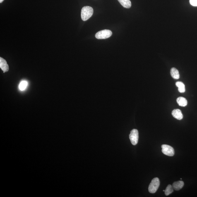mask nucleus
<instances>
[{
	"label": "nucleus",
	"mask_w": 197,
	"mask_h": 197,
	"mask_svg": "<svg viewBox=\"0 0 197 197\" xmlns=\"http://www.w3.org/2000/svg\"><path fill=\"white\" fill-rule=\"evenodd\" d=\"M94 10L91 7L86 6L82 8L81 11V18L83 21L89 19L93 14Z\"/></svg>",
	"instance_id": "f257e3e1"
},
{
	"label": "nucleus",
	"mask_w": 197,
	"mask_h": 197,
	"mask_svg": "<svg viewBox=\"0 0 197 197\" xmlns=\"http://www.w3.org/2000/svg\"><path fill=\"white\" fill-rule=\"evenodd\" d=\"M160 185V181L158 178L155 177L152 180L148 188L149 192L155 193L157 191Z\"/></svg>",
	"instance_id": "f03ea898"
},
{
	"label": "nucleus",
	"mask_w": 197,
	"mask_h": 197,
	"mask_svg": "<svg viewBox=\"0 0 197 197\" xmlns=\"http://www.w3.org/2000/svg\"><path fill=\"white\" fill-rule=\"evenodd\" d=\"M112 35V32L109 30H104L97 32L95 36L98 39H105L110 37Z\"/></svg>",
	"instance_id": "7ed1b4c3"
},
{
	"label": "nucleus",
	"mask_w": 197,
	"mask_h": 197,
	"mask_svg": "<svg viewBox=\"0 0 197 197\" xmlns=\"http://www.w3.org/2000/svg\"><path fill=\"white\" fill-rule=\"evenodd\" d=\"M162 152L164 155L173 156L174 155V150L173 147L167 145H162Z\"/></svg>",
	"instance_id": "20e7f679"
},
{
	"label": "nucleus",
	"mask_w": 197,
	"mask_h": 197,
	"mask_svg": "<svg viewBox=\"0 0 197 197\" xmlns=\"http://www.w3.org/2000/svg\"><path fill=\"white\" fill-rule=\"evenodd\" d=\"M129 138L133 145H136L137 144L139 138V133L137 130L134 129L132 130L129 135Z\"/></svg>",
	"instance_id": "39448f33"
},
{
	"label": "nucleus",
	"mask_w": 197,
	"mask_h": 197,
	"mask_svg": "<svg viewBox=\"0 0 197 197\" xmlns=\"http://www.w3.org/2000/svg\"><path fill=\"white\" fill-rule=\"evenodd\" d=\"M0 68L4 72H8L9 70V67L6 60L1 57H0Z\"/></svg>",
	"instance_id": "423d86ee"
},
{
	"label": "nucleus",
	"mask_w": 197,
	"mask_h": 197,
	"mask_svg": "<svg viewBox=\"0 0 197 197\" xmlns=\"http://www.w3.org/2000/svg\"><path fill=\"white\" fill-rule=\"evenodd\" d=\"M172 114L173 117L179 120L183 119V115L180 109H174L173 110Z\"/></svg>",
	"instance_id": "0eeeda50"
},
{
	"label": "nucleus",
	"mask_w": 197,
	"mask_h": 197,
	"mask_svg": "<svg viewBox=\"0 0 197 197\" xmlns=\"http://www.w3.org/2000/svg\"><path fill=\"white\" fill-rule=\"evenodd\" d=\"M184 186V183L182 181H179L174 182L173 183L172 186L174 190L179 191Z\"/></svg>",
	"instance_id": "6e6552de"
},
{
	"label": "nucleus",
	"mask_w": 197,
	"mask_h": 197,
	"mask_svg": "<svg viewBox=\"0 0 197 197\" xmlns=\"http://www.w3.org/2000/svg\"><path fill=\"white\" fill-rule=\"evenodd\" d=\"M177 102L180 106L185 107L187 105V101L186 99L182 97H180L177 99Z\"/></svg>",
	"instance_id": "1a4fd4ad"
},
{
	"label": "nucleus",
	"mask_w": 197,
	"mask_h": 197,
	"mask_svg": "<svg viewBox=\"0 0 197 197\" xmlns=\"http://www.w3.org/2000/svg\"><path fill=\"white\" fill-rule=\"evenodd\" d=\"M171 76L175 79H178L180 78L179 71L175 68H173L171 69Z\"/></svg>",
	"instance_id": "9d476101"
},
{
	"label": "nucleus",
	"mask_w": 197,
	"mask_h": 197,
	"mask_svg": "<svg viewBox=\"0 0 197 197\" xmlns=\"http://www.w3.org/2000/svg\"><path fill=\"white\" fill-rule=\"evenodd\" d=\"M123 7L129 8H131V3L130 0H118Z\"/></svg>",
	"instance_id": "9b49d317"
},
{
	"label": "nucleus",
	"mask_w": 197,
	"mask_h": 197,
	"mask_svg": "<svg viewBox=\"0 0 197 197\" xmlns=\"http://www.w3.org/2000/svg\"><path fill=\"white\" fill-rule=\"evenodd\" d=\"M176 86L178 87V91L180 93H184L186 91L184 84L181 82H177L176 83Z\"/></svg>",
	"instance_id": "f8f14e48"
},
{
	"label": "nucleus",
	"mask_w": 197,
	"mask_h": 197,
	"mask_svg": "<svg viewBox=\"0 0 197 197\" xmlns=\"http://www.w3.org/2000/svg\"><path fill=\"white\" fill-rule=\"evenodd\" d=\"M28 85V83L26 80H23L20 82L19 85V88L21 91H24L27 88Z\"/></svg>",
	"instance_id": "ddd939ff"
},
{
	"label": "nucleus",
	"mask_w": 197,
	"mask_h": 197,
	"mask_svg": "<svg viewBox=\"0 0 197 197\" xmlns=\"http://www.w3.org/2000/svg\"><path fill=\"white\" fill-rule=\"evenodd\" d=\"M174 190V188L171 185H168L165 190V192H164L165 195L166 196H168V195H170L173 192Z\"/></svg>",
	"instance_id": "4468645a"
},
{
	"label": "nucleus",
	"mask_w": 197,
	"mask_h": 197,
	"mask_svg": "<svg viewBox=\"0 0 197 197\" xmlns=\"http://www.w3.org/2000/svg\"><path fill=\"white\" fill-rule=\"evenodd\" d=\"M189 2L192 6L197 7V0H189Z\"/></svg>",
	"instance_id": "2eb2a0df"
},
{
	"label": "nucleus",
	"mask_w": 197,
	"mask_h": 197,
	"mask_svg": "<svg viewBox=\"0 0 197 197\" xmlns=\"http://www.w3.org/2000/svg\"><path fill=\"white\" fill-rule=\"evenodd\" d=\"M4 0H0V3H1L3 2V1H4Z\"/></svg>",
	"instance_id": "dca6fc26"
}]
</instances>
